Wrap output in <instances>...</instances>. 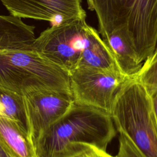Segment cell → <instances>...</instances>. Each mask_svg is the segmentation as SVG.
Returning <instances> with one entry per match:
<instances>
[{
    "mask_svg": "<svg viewBox=\"0 0 157 157\" xmlns=\"http://www.w3.org/2000/svg\"><path fill=\"white\" fill-rule=\"evenodd\" d=\"M127 78L119 72L78 67L70 72L74 102L110 114L114 98Z\"/></svg>",
    "mask_w": 157,
    "mask_h": 157,
    "instance_id": "6",
    "label": "cell"
},
{
    "mask_svg": "<svg viewBox=\"0 0 157 157\" xmlns=\"http://www.w3.org/2000/svg\"><path fill=\"white\" fill-rule=\"evenodd\" d=\"M0 85L20 94L42 89L72 96L70 73L34 50L0 52Z\"/></svg>",
    "mask_w": 157,
    "mask_h": 157,
    "instance_id": "5",
    "label": "cell"
},
{
    "mask_svg": "<svg viewBox=\"0 0 157 157\" xmlns=\"http://www.w3.org/2000/svg\"><path fill=\"white\" fill-rule=\"evenodd\" d=\"M59 157H116L95 146L75 143L68 146Z\"/></svg>",
    "mask_w": 157,
    "mask_h": 157,
    "instance_id": "14",
    "label": "cell"
},
{
    "mask_svg": "<svg viewBox=\"0 0 157 157\" xmlns=\"http://www.w3.org/2000/svg\"><path fill=\"white\" fill-rule=\"evenodd\" d=\"M27 132L34 148L40 137L72 107V96L51 90H33L22 94Z\"/></svg>",
    "mask_w": 157,
    "mask_h": 157,
    "instance_id": "7",
    "label": "cell"
},
{
    "mask_svg": "<svg viewBox=\"0 0 157 157\" xmlns=\"http://www.w3.org/2000/svg\"><path fill=\"white\" fill-rule=\"evenodd\" d=\"M151 96L157 92V52L147 58L139 72L134 76Z\"/></svg>",
    "mask_w": 157,
    "mask_h": 157,
    "instance_id": "13",
    "label": "cell"
},
{
    "mask_svg": "<svg viewBox=\"0 0 157 157\" xmlns=\"http://www.w3.org/2000/svg\"><path fill=\"white\" fill-rule=\"evenodd\" d=\"M10 15L58 25L78 18H85L81 0H0Z\"/></svg>",
    "mask_w": 157,
    "mask_h": 157,
    "instance_id": "8",
    "label": "cell"
},
{
    "mask_svg": "<svg viewBox=\"0 0 157 157\" xmlns=\"http://www.w3.org/2000/svg\"><path fill=\"white\" fill-rule=\"evenodd\" d=\"M0 140L15 157H37L26 129L17 121L2 115Z\"/></svg>",
    "mask_w": 157,
    "mask_h": 157,
    "instance_id": "10",
    "label": "cell"
},
{
    "mask_svg": "<svg viewBox=\"0 0 157 157\" xmlns=\"http://www.w3.org/2000/svg\"><path fill=\"white\" fill-rule=\"evenodd\" d=\"M116 134L109 113L74 103L40 137L35 150L37 157H59L70 145L83 143L106 151Z\"/></svg>",
    "mask_w": 157,
    "mask_h": 157,
    "instance_id": "3",
    "label": "cell"
},
{
    "mask_svg": "<svg viewBox=\"0 0 157 157\" xmlns=\"http://www.w3.org/2000/svg\"><path fill=\"white\" fill-rule=\"evenodd\" d=\"M0 157H15L0 140Z\"/></svg>",
    "mask_w": 157,
    "mask_h": 157,
    "instance_id": "16",
    "label": "cell"
},
{
    "mask_svg": "<svg viewBox=\"0 0 157 157\" xmlns=\"http://www.w3.org/2000/svg\"><path fill=\"white\" fill-rule=\"evenodd\" d=\"M151 99H152V102H153L155 115L156 120L157 122V92H156L155 94H153L151 96Z\"/></svg>",
    "mask_w": 157,
    "mask_h": 157,
    "instance_id": "17",
    "label": "cell"
},
{
    "mask_svg": "<svg viewBox=\"0 0 157 157\" xmlns=\"http://www.w3.org/2000/svg\"><path fill=\"white\" fill-rule=\"evenodd\" d=\"M34 27L12 15H0V52L4 50H34Z\"/></svg>",
    "mask_w": 157,
    "mask_h": 157,
    "instance_id": "9",
    "label": "cell"
},
{
    "mask_svg": "<svg viewBox=\"0 0 157 157\" xmlns=\"http://www.w3.org/2000/svg\"><path fill=\"white\" fill-rule=\"evenodd\" d=\"M0 115L18 122L27 130L23 96L0 85Z\"/></svg>",
    "mask_w": 157,
    "mask_h": 157,
    "instance_id": "12",
    "label": "cell"
},
{
    "mask_svg": "<svg viewBox=\"0 0 157 157\" xmlns=\"http://www.w3.org/2000/svg\"><path fill=\"white\" fill-rule=\"evenodd\" d=\"M109 49L120 71L127 78L134 77L142 67L132 47L119 33L110 34L102 38Z\"/></svg>",
    "mask_w": 157,
    "mask_h": 157,
    "instance_id": "11",
    "label": "cell"
},
{
    "mask_svg": "<svg viewBox=\"0 0 157 157\" xmlns=\"http://www.w3.org/2000/svg\"><path fill=\"white\" fill-rule=\"evenodd\" d=\"M155 52H157V40H156V47H155Z\"/></svg>",
    "mask_w": 157,
    "mask_h": 157,
    "instance_id": "18",
    "label": "cell"
},
{
    "mask_svg": "<svg viewBox=\"0 0 157 157\" xmlns=\"http://www.w3.org/2000/svg\"><path fill=\"white\" fill-rule=\"evenodd\" d=\"M119 133L118 151L116 157H146L128 137Z\"/></svg>",
    "mask_w": 157,
    "mask_h": 157,
    "instance_id": "15",
    "label": "cell"
},
{
    "mask_svg": "<svg viewBox=\"0 0 157 157\" xmlns=\"http://www.w3.org/2000/svg\"><path fill=\"white\" fill-rule=\"evenodd\" d=\"M33 49L69 73L80 67L121 72L99 31L85 18L47 28L36 38Z\"/></svg>",
    "mask_w": 157,
    "mask_h": 157,
    "instance_id": "1",
    "label": "cell"
},
{
    "mask_svg": "<svg viewBox=\"0 0 157 157\" xmlns=\"http://www.w3.org/2000/svg\"><path fill=\"white\" fill-rule=\"evenodd\" d=\"M96 13L102 38L117 33L134 50L138 61L151 56L157 40V0H86Z\"/></svg>",
    "mask_w": 157,
    "mask_h": 157,
    "instance_id": "2",
    "label": "cell"
},
{
    "mask_svg": "<svg viewBox=\"0 0 157 157\" xmlns=\"http://www.w3.org/2000/svg\"><path fill=\"white\" fill-rule=\"evenodd\" d=\"M110 115L117 130L146 157H157V122L151 96L136 79L127 78L121 85Z\"/></svg>",
    "mask_w": 157,
    "mask_h": 157,
    "instance_id": "4",
    "label": "cell"
}]
</instances>
